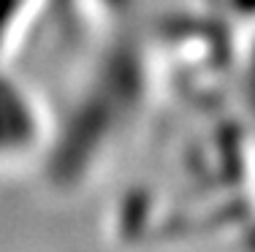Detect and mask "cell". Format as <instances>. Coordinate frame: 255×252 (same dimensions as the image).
<instances>
[]
</instances>
